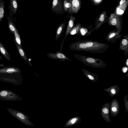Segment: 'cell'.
Returning <instances> with one entry per match:
<instances>
[{
    "mask_svg": "<svg viewBox=\"0 0 128 128\" xmlns=\"http://www.w3.org/2000/svg\"><path fill=\"white\" fill-rule=\"evenodd\" d=\"M107 17V13L105 10L101 12L96 19L95 22L96 26L94 28L100 26L104 21Z\"/></svg>",
    "mask_w": 128,
    "mask_h": 128,
    "instance_id": "cell-13",
    "label": "cell"
},
{
    "mask_svg": "<svg viewBox=\"0 0 128 128\" xmlns=\"http://www.w3.org/2000/svg\"><path fill=\"white\" fill-rule=\"evenodd\" d=\"M127 0H120V2L119 4V5H121L123 3L125 2Z\"/></svg>",
    "mask_w": 128,
    "mask_h": 128,
    "instance_id": "cell-32",
    "label": "cell"
},
{
    "mask_svg": "<svg viewBox=\"0 0 128 128\" xmlns=\"http://www.w3.org/2000/svg\"><path fill=\"white\" fill-rule=\"evenodd\" d=\"M94 4H98L101 3L102 0H91Z\"/></svg>",
    "mask_w": 128,
    "mask_h": 128,
    "instance_id": "cell-27",
    "label": "cell"
},
{
    "mask_svg": "<svg viewBox=\"0 0 128 128\" xmlns=\"http://www.w3.org/2000/svg\"><path fill=\"white\" fill-rule=\"evenodd\" d=\"M119 50L124 52L125 56L128 54V34L125 35L121 39L120 42Z\"/></svg>",
    "mask_w": 128,
    "mask_h": 128,
    "instance_id": "cell-11",
    "label": "cell"
},
{
    "mask_svg": "<svg viewBox=\"0 0 128 128\" xmlns=\"http://www.w3.org/2000/svg\"><path fill=\"white\" fill-rule=\"evenodd\" d=\"M14 40L18 51L20 55L26 61L28 62L30 65L32 67L31 63L28 60L23 49Z\"/></svg>",
    "mask_w": 128,
    "mask_h": 128,
    "instance_id": "cell-15",
    "label": "cell"
},
{
    "mask_svg": "<svg viewBox=\"0 0 128 128\" xmlns=\"http://www.w3.org/2000/svg\"><path fill=\"white\" fill-rule=\"evenodd\" d=\"M14 34V40L21 47H22L21 46L20 36L16 28L15 30Z\"/></svg>",
    "mask_w": 128,
    "mask_h": 128,
    "instance_id": "cell-24",
    "label": "cell"
},
{
    "mask_svg": "<svg viewBox=\"0 0 128 128\" xmlns=\"http://www.w3.org/2000/svg\"><path fill=\"white\" fill-rule=\"evenodd\" d=\"M67 16L69 18L68 24L67 27L66 34L65 37L63 40L61 44L60 51L62 52V48L63 46V43L66 37L69 34L70 32L74 26V21L76 19L75 16L72 15H67Z\"/></svg>",
    "mask_w": 128,
    "mask_h": 128,
    "instance_id": "cell-10",
    "label": "cell"
},
{
    "mask_svg": "<svg viewBox=\"0 0 128 128\" xmlns=\"http://www.w3.org/2000/svg\"><path fill=\"white\" fill-rule=\"evenodd\" d=\"M0 52L3 56L8 61H10V56L2 43L0 41Z\"/></svg>",
    "mask_w": 128,
    "mask_h": 128,
    "instance_id": "cell-18",
    "label": "cell"
},
{
    "mask_svg": "<svg viewBox=\"0 0 128 128\" xmlns=\"http://www.w3.org/2000/svg\"><path fill=\"white\" fill-rule=\"evenodd\" d=\"M0 100L2 101H14L22 100V98L14 92L6 90H0Z\"/></svg>",
    "mask_w": 128,
    "mask_h": 128,
    "instance_id": "cell-4",
    "label": "cell"
},
{
    "mask_svg": "<svg viewBox=\"0 0 128 128\" xmlns=\"http://www.w3.org/2000/svg\"><path fill=\"white\" fill-rule=\"evenodd\" d=\"M6 110L12 116L24 124L31 126V123L28 119V116L22 112L11 108H6Z\"/></svg>",
    "mask_w": 128,
    "mask_h": 128,
    "instance_id": "cell-5",
    "label": "cell"
},
{
    "mask_svg": "<svg viewBox=\"0 0 128 128\" xmlns=\"http://www.w3.org/2000/svg\"><path fill=\"white\" fill-rule=\"evenodd\" d=\"M64 7L65 12H68L70 14L71 10V4L70 0H64Z\"/></svg>",
    "mask_w": 128,
    "mask_h": 128,
    "instance_id": "cell-20",
    "label": "cell"
},
{
    "mask_svg": "<svg viewBox=\"0 0 128 128\" xmlns=\"http://www.w3.org/2000/svg\"><path fill=\"white\" fill-rule=\"evenodd\" d=\"M47 55L49 58L54 60H60L62 62L66 60L71 61L66 55L60 51L57 52L56 53L49 52L47 54Z\"/></svg>",
    "mask_w": 128,
    "mask_h": 128,
    "instance_id": "cell-9",
    "label": "cell"
},
{
    "mask_svg": "<svg viewBox=\"0 0 128 128\" xmlns=\"http://www.w3.org/2000/svg\"><path fill=\"white\" fill-rule=\"evenodd\" d=\"M77 119L76 118H72L69 120L67 123V125H72L74 124L76 121Z\"/></svg>",
    "mask_w": 128,
    "mask_h": 128,
    "instance_id": "cell-26",
    "label": "cell"
},
{
    "mask_svg": "<svg viewBox=\"0 0 128 128\" xmlns=\"http://www.w3.org/2000/svg\"><path fill=\"white\" fill-rule=\"evenodd\" d=\"M111 93L113 94H115L116 93V91L115 90L114 88L110 90Z\"/></svg>",
    "mask_w": 128,
    "mask_h": 128,
    "instance_id": "cell-31",
    "label": "cell"
},
{
    "mask_svg": "<svg viewBox=\"0 0 128 128\" xmlns=\"http://www.w3.org/2000/svg\"><path fill=\"white\" fill-rule=\"evenodd\" d=\"M102 112L105 114H108L109 112V111L108 109L106 108H104L102 109Z\"/></svg>",
    "mask_w": 128,
    "mask_h": 128,
    "instance_id": "cell-28",
    "label": "cell"
},
{
    "mask_svg": "<svg viewBox=\"0 0 128 128\" xmlns=\"http://www.w3.org/2000/svg\"><path fill=\"white\" fill-rule=\"evenodd\" d=\"M22 71L18 68L5 66L0 68V80L17 86L22 82Z\"/></svg>",
    "mask_w": 128,
    "mask_h": 128,
    "instance_id": "cell-2",
    "label": "cell"
},
{
    "mask_svg": "<svg viewBox=\"0 0 128 128\" xmlns=\"http://www.w3.org/2000/svg\"><path fill=\"white\" fill-rule=\"evenodd\" d=\"M66 20L60 24L57 27L56 32L55 40L56 41L62 34L65 26Z\"/></svg>",
    "mask_w": 128,
    "mask_h": 128,
    "instance_id": "cell-16",
    "label": "cell"
},
{
    "mask_svg": "<svg viewBox=\"0 0 128 128\" xmlns=\"http://www.w3.org/2000/svg\"><path fill=\"white\" fill-rule=\"evenodd\" d=\"M8 27L9 30L11 33L14 34V32L16 28L13 21V19L12 16L9 17L7 16Z\"/></svg>",
    "mask_w": 128,
    "mask_h": 128,
    "instance_id": "cell-19",
    "label": "cell"
},
{
    "mask_svg": "<svg viewBox=\"0 0 128 128\" xmlns=\"http://www.w3.org/2000/svg\"><path fill=\"white\" fill-rule=\"evenodd\" d=\"M88 30L85 28H80L79 31L80 34L81 36L88 35Z\"/></svg>",
    "mask_w": 128,
    "mask_h": 128,
    "instance_id": "cell-25",
    "label": "cell"
},
{
    "mask_svg": "<svg viewBox=\"0 0 128 128\" xmlns=\"http://www.w3.org/2000/svg\"><path fill=\"white\" fill-rule=\"evenodd\" d=\"M108 24L110 26H114L116 30L121 31L122 24L119 15L115 13L111 14L108 18Z\"/></svg>",
    "mask_w": 128,
    "mask_h": 128,
    "instance_id": "cell-6",
    "label": "cell"
},
{
    "mask_svg": "<svg viewBox=\"0 0 128 128\" xmlns=\"http://www.w3.org/2000/svg\"><path fill=\"white\" fill-rule=\"evenodd\" d=\"M121 31L114 30L108 34L106 38V40L111 43H115L117 40H120L123 36L120 34Z\"/></svg>",
    "mask_w": 128,
    "mask_h": 128,
    "instance_id": "cell-8",
    "label": "cell"
},
{
    "mask_svg": "<svg viewBox=\"0 0 128 128\" xmlns=\"http://www.w3.org/2000/svg\"><path fill=\"white\" fill-rule=\"evenodd\" d=\"M125 65L126 66L128 67V59H127L125 62Z\"/></svg>",
    "mask_w": 128,
    "mask_h": 128,
    "instance_id": "cell-33",
    "label": "cell"
},
{
    "mask_svg": "<svg viewBox=\"0 0 128 128\" xmlns=\"http://www.w3.org/2000/svg\"><path fill=\"white\" fill-rule=\"evenodd\" d=\"M9 9L10 16L15 14L18 9V4L17 0H10Z\"/></svg>",
    "mask_w": 128,
    "mask_h": 128,
    "instance_id": "cell-14",
    "label": "cell"
},
{
    "mask_svg": "<svg viewBox=\"0 0 128 128\" xmlns=\"http://www.w3.org/2000/svg\"><path fill=\"white\" fill-rule=\"evenodd\" d=\"M109 46V44L108 43L85 39L72 43L70 45L69 48L72 50L101 54L106 52L108 50Z\"/></svg>",
    "mask_w": 128,
    "mask_h": 128,
    "instance_id": "cell-1",
    "label": "cell"
},
{
    "mask_svg": "<svg viewBox=\"0 0 128 128\" xmlns=\"http://www.w3.org/2000/svg\"><path fill=\"white\" fill-rule=\"evenodd\" d=\"M82 70L85 75L91 80H94L95 78L97 77V75L88 71L85 69H82Z\"/></svg>",
    "mask_w": 128,
    "mask_h": 128,
    "instance_id": "cell-22",
    "label": "cell"
},
{
    "mask_svg": "<svg viewBox=\"0 0 128 128\" xmlns=\"http://www.w3.org/2000/svg\"><path fill=\"white\" fill-rule=\"evenodd\" d=\"M71 4V10L70 14L77 13L80 8V0H70Z\"/></svg>",
    "mask_w": 128,
    "mask_h": 128,
    "instance_id": "cell-12",
    "label": "cell"
},
{
    "mask_svg": "<svg viewBox=\"0 0 128 128\" xmlns=\"http://www.w3.org/2000/svg\"><path fill=\"white\" fill-rule=\"evenodd\" d=\"M111 110L113 112H116L117 111L118 109L117 108L116 106H113L111 108Z\"/></svg>",
    "mask_w": 128,
    "mask_h": 128,
    "instance_id": "cell-29",
    "label": "cell"
},
{
    "mask_svg": "<svg viewBox=\"0 0 128 128\" xmlns=\"http://www.w3.org/2000/svg\"><path fill=\"white\" fill-rule=\"evenodd\" d=\"M74 57L87 66L95 68H103L107 64L101 59L77 54H74Z\"/></svg>",
    "mask_w": 128,
    "mask_h": 128,
    "instance_id": "cell-3",
    "label": "cell"
},
{
    "mask_svg": "<svg viewBox=\"0 0 128 128\" xmlns=\"http://www.w3.org/2000/svg\"><path fill=\"white\" fill-rule=\"evenodd\" d=\"M64 0H53L51 8L57 14H63L65 12L64 7Z\"/></svg>",
    "mask_w": 128,
    "mask_h": 128,
    "instance_id": "cell-7",
    "label": "cell"
},
{
    "mask_svg": "<svg viewBox=\"0 0 128 128\" xmlns=\"http://www.w3.org/2000/svg\"><path fill=\"white\" fill-rule=\"evenodd\" d=\"M128 0L121 5H119L116 8L114 13L120 16L123 14L128 5Z\"/></svg>",
    "mask_w": 128,
    "mask_h": 128,
    "instance_id": "cell-17",
    "label": "cell"
},
{
    "mask_svg": "<svg viewBox=\"0 0 128 128\" xmlns=\"http://www.w3.org/2000/svg\"><path fill=\"white\" fill-rule=\"evenodd\" d=\"M128 70V67L126 66H124L122 68V71L124 73H126Z\"/></svg>",
    "mask_w": 128,
    "mask_h": 128,
    "instance_id": "cell-30",
    "label": "cell"
},
{
    "mask_svg": "<svg viewBox=\"0 0 128 128\" xmlns=\"http://www.w3.org/2000/svg\"><path fill=\"white\" fill-rule=\"evenodd\" d=\"M5 3L3 0H0V24L4 15Z\"/></svg>",
    "mask_w": 128,
    "mask_h": 128,
    "instance_id": "cell-21",
    "label": "cell"
},
{
    "mask_svg": "<svg viewBox=\"0 0 128 128\" xmlns=\"http://www.w3.org/2000/svg\"><path fill=\"white\" fill-rule=\"evenodd\" d=\"M82 26L80 23L77 24L74 26L70 32L69 33L71 35H74L78 33Z\"/></svg>",
    "mask_w": 128,
    "mask_h": 128,
    "instance_id": "cell-23",
    "label": "cell"
},
{
    "mask_svg": "<svg viewBox=\"0 0 128 128\" xmlns=\"http://www.w3.org/2000/svg\"><path fill=\"white\" fill-rule=\"evenodd\" d=\"M3 59L2 58V56H1L0 55V60H2Z\"/></svg>",
    "mask_w": 128,
    "mask_h": 128,
    "instance_id": "cell-34",
    "label": "cell"
}]
</instances>
